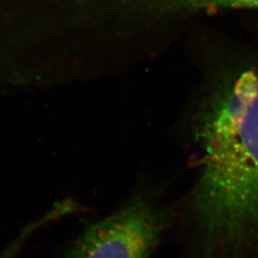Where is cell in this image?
<instances>
[{
    "label": "cell",
    "instance_id": "3",
    "mask_svg": "<svg viewBox=\"0 0 258 258\" xmlns=\"http://www.w3.org/2000/svg\"><path fill=\"white\" fill-rule=\"evenodd\" d=\"M166 11L180 18L200 12L227 9H257L258 0H161Z\"/></svg>",
    "mask_w": 258,
    "mask_h": 258
},
{
    "label": "cell",
    "instance_id": "2",
    "mask_svg": "<svg viewBox=\"0 0 258 258\" xmlns=\"http://www.w3.org/2000/svg\"><path fill=\"white\" fill-rule=\"evenodd\" d=\"M166 223L165 211L138 195L86 229L66 258H148Z\"/></svg>",
    "mask_w": 258,
    "mask_h": 258
},
{
    "label": "cell",
    "instance_id": "1",
    "mask_svg": "<svg viewBox=\"0 0 258 258\" xmlns=\"http://www.w3.org/2000/svg\"><path fill=\"white\" fill-rule=\"evenodd\" d=\"M202 170L190 214L203 258H240L258 248V74L218 86L197 119Z\"/></svg>",
    "mask_w": 258,
    "mask_h": 258
},
{
    "label": "cell",
    "instance_id": "4",
    "mask_svg": "<svg viewBox=\"0 0 258 258\" xmlns=\"http://www.w3.org/2000/svg\"><path fill=\"white\" fill-rule=\"evenodd\" d=\"M74 212V208L72 204L69 201H63L61 203H58L55 206L50 212L45 214L43 217L38 219L36 222H33L26 226L21 232L19 234V236L14 240L8 248L4 249L2 253L0 254V258H16L19 254V251L24 246V243L27 241L28 238L32 233L38 230L39 228L43 227L47 225L50 222L55 221L56 219H59L62 216H66L69 213H72Z\"/></svg>",
    "mask_w": 258,
    "mask_h": 258
}]
</instances>
